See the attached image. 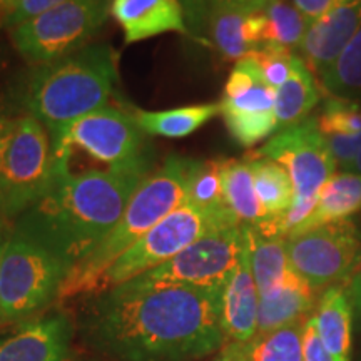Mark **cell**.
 <instances>
[{
    "label": "cell",
    "mask_w": 361,
    "mask_h": 361,
    "mask_svg": "<svg viewBox=\"0 0 361 361\" xmlns=\"http://www.w3.org/2000/svg\"><path fill=\"white\" fill-rule=\"evenodd\" d=\"M189 164L191 159L169 156L159 171L142 180L114 228L71 269L59 300L97 293L106 271L159 221L186 202Z\"/></svg>",
    "instance_id": "277c9868"
},
{
    "label": "cell",
    "mask_w": 361,
    "mask_h": 361,
    "mask_svg": "<svg viewBox=\"0 0 361 361\" xmlns=\"http://www.w3.org/2000/svg\"><path fill=\"white\" fill-rule=\"evenodd\" d=\"M202 213L213 216L226 226H239L236 216L229 209L224 197L221 159L194 161L191 159L188 173V200Z\"/></svg>",
    "instance_id": "cb8c5ba5"
},
{
    "label": "cell",
    "mask_w": 361,
    "mask_h": 361,
    "mask_svg": "<svg viewBox=\"0 0 361 361\" xmlns=\"http://www.w3.org/2000/svg\"><path fill=\"white\" fill-rule=\"evenodd\" d=\"M360 29L361 0H341L310 24L300 45L305 64L322 78Z\"/></svg>",
    "instance_id": "5bb4252c"
},
{
    "label": "cell",
    "mask_w": 361,
    "mask_h": 361,
    "mask_svg": "<svg viewBox=\"0 0 361 361\" xmlns=\"http://www.w3.org/2000/svg\"><path fill=\"white\" fill-rule=\"evenodd\" d=\"M316 303V291L291 268L276 291L259 296L258 333L305 322L313 314Z\"/></svg>",
    "instance_id": "d6986e66"
},
{
    "label": "cell",
    "mask_w": 361,
    "mask_h": 361,
    "mask_svg": "<svg viewBox=\"0 0 361 361\" xmlns=\"http://www.w3.org/2000/svg\"><path fill=\"white\" fill-rule=\"evenodd\" d=\"M71 154L72 149L54 156L47 191L17 218L13 229L47 247L72 269L117 224L147 173L92 169L72 174Z\"/></svg>",
    "instance_id": "7a4b0ae2"
},
{
    "label": "cell",
    "mask_w": 361,
    "mask_h": 361,
    "mask_svg": "<svg viewBox=\"0 0 361 361\" xmlns=\"http://www.w3.org/2000/svg\"><path fill=\"white\" fill-rule=\"evenodd\" d=\"M263 12L266 17L264 45L288 52L300 49L310 27L301 12L284 0H273Z\"/></svg>",
    "instance_id": "f1b7e54d"
},
{
    "label": "cell",
    "mask_w": 361,
    "mask_h": 361,
    "mask_svg": "<svg viewBox=\"0 0 361 361\" xmlns=\"http://www.w3.org/2000/svg\"><path fill=\"white\" fill-rule=\"evenodd\" d=\"M276 90L266 82L258 62L247 56L236 62L224 87V97L219 102L223 112L238 114H266L274 112Z\"/></svg>",
    "instance_id": "ffe728a7"
},
{
    "label": "cell",
    "mask_w": 361,
    "mask_h": 361,
    "mask_svg": "<svg viewBox=\"0 0 361 361\" xmlns=\"http://www.w3.org/2000/svg\"><path fill=\"white\" fill-rule=\"evenodd\" d=\"M293 2H295L298 11L301 12V16L311 24V22L319 19L324 13L331 11L333 7L338 6L341 0H293Z\"/></svg>",
    "instance_id": "74e56055"
},
{
    "label": "cell",
    "mask_w": 361,
    "mask_h": 361,
    "mask_svg": "<svg viewBox=\"0 0 361 361\" xmlns=\"http://www.w3.org/2000/svg\"><path fill=\"white\" fill-rule=\"evenodd\" d=\"M303 361H335L316 331L311 316L303 323Z\"/></svg>",
    "instance_id": "d590c367"
},
{
    "label": "cell",
    "mask_w": 361,
    "mask_h": 361,
    "mask_svg": "<svg viewBox=\"0 0 361 361\" xmlns=\"http://www.w3.org/2000/svg\"><path fill=\"white\" fill-rule=\"evenodd\" d=\"M343 169H345V173L361 176V147H360V151L356 152V156L353 157V159L343 166Z\"/></svg>",
    "instance_id": "b9f144b4"
},
{
    "label": "cell",
    "mask_w": 361,
    "mask_h": 361,
    "mask_svg": "<svg viewBox=\"0 0 361 361\" xmlns=\"http://www.w3.org/2000/svg\"><path fill=\"white\" fill-rule=\"evenodd\" d=\"M78 146L90 157L116 171H149L144 133L134 117L112 106H104L80 117L54 147V156Z\"/></svg>",
    "instance_id": "8fae6325"
},
{
    "label": "cell",
    "mask_w": 361,
    "mask_h": 361,
    "mask_svg": "<svg viewBox=\"0 0 361 361\" xmlns=\"http://www.w3.org/2000/svg\"><path fill=\"white\" fill-rule=\"evenodd\" d=\"M62 2H67V0H19V4L13 7V11L7 17H4V24L13 29V27L24 24L25 20L32 19V17Z\"/></svg>",
    "instance_id": "e575fe53"
},
{
    "label": "cell",
    "mask_w": 361,
    "mask_h": 361,
    "mask_svg": "<svg viewBox=\"0 0 361 361\" xmlns=\"http://www.w3.org/2000/svg\"><path fill=\"white\" fill-rule=\"evenodd\" d=\"M250 56L258 62L261 72H263V78L274 90H278L281 85L286 82L288 78L291 74V64H293V56L295 54L281 51L276 47H261L259 51L250 54Z\"/></svg>",
    "instance_id": "d6a6232c"
},
{
    "label": "cell",
    "mask_w": 361,
    "mask_h": 361,
    "mask_svg": "<svg viewBox=\"0 0 361 361\" xmlns=\"http://www.w3.org/2000/svg\"><path fill=\"white\" fill-rule=\"evenodd\" d=\"M318 126L324 135H355L361 133V104L341 96H329L319 112Z\"/></svg>",
    "instance_id": "4dcf8cb0"
},
{
    "label": "cell",
    "mask_w": 361,
    "mask_h": 361,
    "mask_svg": "<svg viewBox=\"0 0 361 361\" xmlns=\"http://www.w3.org/2000/svg\"><path fill=\"white\" fill-rule=\"evenodd\" d=\"M322 84L331 96L346 97L361 92V29L322 75Z\"/></svg>",
    "instance_id": "f546056e"
},
{
    "label": "cell",
    "mask_w": 361,
    "mask_h": 361,
    "mask_svg": "<svg viewBox=\"0 0 361 361\" xmlns=\"http://www.w3.org/2000/svg\"><path fill=\"white\" fill-rule=\"evenodd\" d=\"M324 137L336 164H340L341 168L353 159L361 147V133L355 135H324Z\"/></svg>",
    "instance_id": "8d00e7d4"
},
{
    "label": "cell",
    "mask_w": 361,
    "mask_h": 361,
    "mask_svg": "<svg viewBox=\"0 0 361 361\" xmlns=\"http://www.w3.org/2000/svg\"><path fill=\"white\" fill-rule=\"evenodd\" d=\"M112 0H67L12 29L20 56L47 64L87 45L106 24Z\"/></svg>",
    "instance_id": "52a82bcc"
},
{
    "label": "cell",
    "mask_w": 361,
    "mask_h": 361,
    "mask_svg": "<svg viewBox=\"0 0 361 361\" xmlns=\"http://www.w3.org/2000/svg\"><path fill=\"white\" fill-rule=\"evenodd\" d=\"M246 245L245 224L204 234L174 258L134 278L152 284H186L223 293Z\"/></svg>",
    "instance_id": "30bf717a"
},
{
    "label": "cell",
    "mask_w": 361,
    "mask_h": 361,
    "mask_svg": "<svg viewBox=\"0 0 361 361\" xmlns=\"http://www.w3.org/2000/svg\"><path fill=\"white\" fill-rule=\"evenodd\" d=\"M17 4H19V0H0V13H4V17H7Z\"/></svg>",
    "instance_id": "7bdbcfd3"
},
{
    "label": "cell",
    "mask_w": 361,
    "mask_h": 361,
    "mask_svg": "<svg viewBox=\"0 0 361 361\" xmlns=\"http://www.w3.org/2000/svg\"><path fill=\"white\" fill-rule=\"evenodd\" d=\"M224 197L241 224L256 226L266 219V213L255 189L251 162L245 159H221Z\"/></svg>",
    "instance_id": "d4e9b609"
},
{
    "label": "cell",
    "mask_w": 361,
    "mask_h": 361,
    "mask_svg": "<svg viewBox=\"0 0 361 361\" xmlns=\"http://www.w3.org/2000/svg\"><path fill=\"white\" fill-rule=\"evenodd\" d=\"M221 114L219 104H201L169 111H134L135 124L144 134L179 139L196 133L207 121Z\"/></svg>",
    "instance_id": "484cf974"
},
{
    "label": "cell",
    "mask_w": 361,
    "mask_h": 361,
    "mask_svg": "<svg viewBox=\"0 0 361 361\" xmlns=\"http://www.w3.org/2000/svg\"><path fill=\"white\" fill-rule=\"evenodd\" d=\"M213 361H243V356L239 353L238 343H226L221 348L219 355Z\"/></svg>",
    "instance_id": "60d3db41"
},
{
    "label": "cell",
    "mask_w": 361,
    "mask_h": 361,
    "mask_svg": "<svg viewBox=\"0 0 361 361\" xmlns=\"http://www.w3.org/2000/svg\"><path fill=\"white\" fill-rule=\"evenodd\" d=\"M219 291L137 279L99 293L84 310L80 336L121 361H192L226 345Z\"/></svg>",
    "instance_id": "6da1fadb"
},
{
    "label": "cell",
    "mask_w": 361,
    "mask_h": 361,
    "mask_svg": "<svg viewBox=\"0 0 361 361\" xmlns=\"http://www.w3.org/2000/svg\"><path fill=\"white\" fill-rule=\"evenodd\" d=\"M111 13L123 27L126 44L166 32L189 35L186 13L179 0H112Z\"/></svg>",
    "instance_id": "2e32d148"
},
{
    "label": "cell",
    "mask_w": 361,
    "mask_h": 361,
    "mask_svg": "<svg viewBox=\"0 0 361 361\" xmlns=\"http://www.w3.org/2000/svg\"><path fill=\"white\" fill-rule=\"evenodd\" d=\"M318 102L319 87L313 74L303 59L293 56L290 78L276 90V101H274L278 130L305 121Z\"/></svg>",
    "instance_id": "44dd1931"
},
{
    "label": "cell",
    "mask_w": 361,
    "mask_h": 361,
    "mask_svg": "<svg viewBox=\"0 0 361 361\" xmlns=\"http://www.w3.org/2000/svg\"><path fill=\"white\" fill-rule=\"evenodd\" d=\"M361 209V176L351 173H335L319 192L316 209L300 228L291 234L305 233L318 226L350 219Z\"/></svg>",
    "instance_id": "7402d4cb"
},
{
    "label": "cell",
    "mask_w": 361,
    "mask_h": 361,
    "mask_svg": "<svg viewBox=\"0 0 361 361\" xmlns=\"http://www.w3.org/2000/svg\"><path fill=\"white\" fill-rule=\"evenodd\" d=\"M271 2H273V0H218L216 4H223V6L231 7L234 11H239V12L255 13V12H263Z\"/></svg>",
    "instance_id": "ab89813d"
},
{
    "label": "cell",
    "mask_w": 361,
    "mask_h": 361,
    "mask_svg": "<svg viewBox=\"0 0 361 361\" xmlns=\"http://www.w3.org/2000/svg\"><path fill=\"white\" fill-rule=\"evenodd\" d=\"M221 228H231V226L219 223L213 216L202 213L186 201L159 221L151 231L144 234L106 271L99 281L97 295L157 268L204 234Z\"/></svg>",
    "instance_id": "ba28073f"
},
{
    "label": "cell",
    "mask_w": 361,
    "mask_h": 361,
    "mask_svg": "<svg viewBox=\"0 0 361 361\" xmlns=\"http://www.w3.org/2000/svg\"><path fill=\"white\" fill-rule=\"evenodd\" d=\"M250 243L251 269L259 296L276 291L291 271L286 252V238L264 236L255 226L245 224Z\"/></svg>",
    "instance_id": "603a6c76"
},
{
    "label": "cell",
    "mask_w": 361,
    "mask_h": 361,
    "mask_svg": "<svg viewBox=\"0 0 361 361\" xmlns=\"http://www.w3.org/2000/svg\"><path fill=\"white\" fill-rule=\"evenodd\" d=\"M7 234L8 231L6 229V224H4V221L0 219V258H2V250H4V245H6Z\"/></svg>",
    "instance_id": "ee69618b"
},
{
    "label": "cell",
    "mask_w": 361,
    "mask_h": 361,
    "mask_svg": "<svg viewBox=\"0 0 361 361\" xmlns=\"http://www.w3.org/2000/svg\"><path fill=\"white\" fill-rule=\"evenodd\" d=\"M305 322L256 333L250 341L238 343L243 361H303Z\"/></svg>",
    "instance_id": "4316f807"
},
{
    "label": "cell",
    "mask_w": 361,
    "mask_h": 361,
    "mask_svg": "<svg viewBox=\"0 0 361 361\" xmlns=\"http://www.w3.org/2000/svg\"><path fill=\"white\" fill-rule=\"evenodd\" d=\"M264 12L245 13L216 4L207 22L211 42L228 61H241L264 45Z\"/></svg>",
    "instance_id": "e0dca14e"
},
{
    "label": "cell",
    "mask_w": 361,
    "mask_h": 361,
    "mask_svg": "<svg viewBox=\"0 0 361 361\" xmlns=\"http://www.w3.org/2000/svg\"><path fill=\"white\" fill-rule=\"evenodd\" d=\"M252 154L268 157L286 169L295 188V200L318 197L336 169V161L316 117H306L291 128L278 130Z\"/></svg>",
    "instance_id": "7c38bea8"
},
{
    "label": "cell",
    "mask_w": 361,
    "mask_h": 361,
    "mask_svg": "<svg viewBox=\"0 0 361 361\" xmlns=\"http://www.w3.org/2000/svg\"><path fill=\"white\" fill-rule=\"evenodd\" d=\"M246 157L251 162L255 189L266 213V219L286 213L295 197V188L286 169L278 162L268 157H258L252 152Z\"/></svg>",
    "instance_id": "83f0119b"
},
{
    "label": "cell",
    "mask_w": 361,
    "mask_h": 361,
    "mask_svg": "<svg viewBox=\"0 0 361 361\" xmlns=\"http://www.w3.org/2000/svg\"><path fill=\"white\" fill-rule=\"evenodd\" d=\"M343 286H345L346 296H348L351 308H353L355 319L360 326L361 324V258L358 261V264H356V268L353 269V273H351V276L348 278V281L343 284Z\"/></svg>",
    "instance_id": "f35d334b"
},
{
    "label": "cell",
    "mask_w": 361,
    "mask_h": 361,
    "mask_svg": "<svg viewBox=\"0 0 361 361\" xmlns=\"http://www.w3.org/2000/svg\"><path fill=\"white\" fill-rule=\"evenodd\" d=\"M311 319L333 360L350 361L355 314L343 284L329 286L322 293Z\"/></svg>",
    "instance_id": "ac0fdd59"
},
{
    "label": "cell",
    "mask_w": 361,
    "mask_h": 361,
    "mask_svg": "<svg viewBox=\"0 0 361 361\" xmlns=\"http://www.w3.org/2000/svg\"><path fill=\"white\" fill-rule=\"evenodd\" d=\"M72 336L74 324L66 313L40 316L0 340V361H66Z\"/></svg>",
    "instance_id": "4fadbf2b"
},
{
    "label": "cell",
    "mask_w": 361,
    "mask_h": 361,
    "mask_svg": "<svg viewBox=\"0 0 361 361\" xmlns=\"http://www.w3.org/2000/svg\"><path fill=\"white\" fill-rule=\"evenodd\" d=\"M116 80V54L111 45H85L35 67L27 78L22 101L29 114L47 129L54 149L71 124L107 106Z\"/></svg>",
    "instance_id": "3957f363"
},
{
    "label": "cell",
    "mask_w": 361,
    "mask_h": 361,
    "mask_svg": "<svg viewBox=\"0 0 361 361\" xmlns=\"http://www.w3.org/2000/svg\"><path fill=\"white\" fill-rule=\"evenodd\" d=\"M286 252L291 268L314 291H324L348 281L361 258V229L353 219H343L290 234Z\"/></svg>",
    "instance_id": "9c48e42d"
},
{
    "label": "cell",
    "mask_w": 361,
    "mask_h": 361,
    "mask_svg": "<svg viewBox=\"0 0 361 361\" xmlns=\"http://www.w3.org/2000/svg\"><path fill=\"white\" fill-rule=\"evenodd\" d=\"M71 266L16 229L0 258V323L25 322L59 298Z\"/></svg>",
    "instance_id": "5b68a950"
},
{
    "label": "cell",
    "mask_w": 361,
    "mask_h": 361,
    "mask_svg": "<svg viewBox=\"0 0 361 361\" xmlns=\"http://www.w3.org/2000/svg\"><path fill=\"white\" fill-rule=\"evenodd\" d=\"M223 119L228 126L229 134L241 146L250 147L261 142L278 130L274 112L266 114H238V112H223Z\"/></svg>",
    "instance_id": "1f68e13d"
},
{
    "label": "cell",
    "mask_w": 361,
    "mask_h": 361,
    "mask_svg": "<svg viewBox=\"0 0 361 361\" xmlns=\"http://www.w3.org/2000/svg\"><path fill=\"white\" fill-rule=\"evenodd\" d=\"M246 233V229H245ZM259 291L251 269L250 243L221 295V324L226 343H246L258 333Z\"/></svg>",
    "instance_id": "9a60e30c"
},
{
    "label": "cell",
    "mask_w": 361,
    "mask_h": 361,
    "mask_svg": "<svg viewBox=\"0 0 361 361\" xmlns=\"http://www.w3.org/2000/svg\"><path fill=\"white\" fill-rule=\"evenodd\" d=\"M54 149L47 129L32 116L0 121V216L19 218L47 191Z\"/></svg>",
    "instance_id": "8992f818"
},
{
    "label": "cell",
    "mask_w": 361,
    "mask_h": 361,
    "mask_svg": "<svg viewBox=\"0 0 361 361\" xmlns=\"http://www.w3.org/2000/svg\"><path fill=\"white\" fill-rule=\"evenodd\" d=\"M186 13L189 37L206 42L207 22L218 0H179Z\"/></svg>",
    "instance_id": "836d02e7"
}]
</instances>
